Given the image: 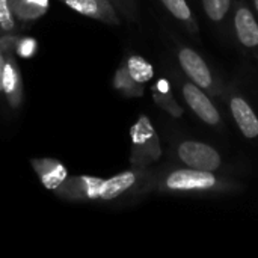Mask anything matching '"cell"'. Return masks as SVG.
Instances as JSON below:
<instances>
[{
    "instance_id": "cell-1",
    "label": "cell",
    "mask_w": 258,
    "mask_h": 258,
    "mask_svg": "<svg viewBox=\"0 0 258 258\" xmlns=\"http://www.w3.org/2000/svg\"><path fill=\"white\" fill-rule=\"evenodd\" d=\"M242 189V184L231 177L200 171L186 166H174L162 174H157L156 190L162 194L181 197H213L227 195Z\"/></svg>"
},
{
    "instance_id": "cell-2",
    "label": "cell",
    "mask_w": 258,
    "mask_h": 258,
    "mask_svg": "<svg viewBox=\"0 0 258 258\" xmlns=\"http://www.w3.org/2000/svg\"><path fill=\"white\" fill-rule=\"evenodd\" d=\"M132 153L130 163L135 168H150L162 159L160 138L147 115H141L130 128Z\"/></svg>"
},
{
    "instance_id": "cell-3",
    "label": "cell",
    "mask_w": 258,
    "mask_h": 258,
    "mask_svg": "<svg viewBox=\"0 0 258 258\" xmlns=\"http://www.w3.org/2000/svg\"><path fill=\"white\" fill-rule=\"evenodd\" d=\"M172 154L180 166L219 172L224 168L221 153L210 144L195 139H181L172 147Z\"/></svg>"
},
{
    "instance_id": "cell-4",
    "label": "cell",
    "mask_w": 258,
    "mask_h": 258,
    "mask_svg": "<svg viewBox=\"0 0 258 258\" xmlns=\"http://www.w3.org/2000/svg\"><path fill=\"white\" fill-rule=\"evenodd\" d=\"M177 59L187 80H190L192 83L204 89L212 97H222L224 86L221 80L216 77L210 65L197 50H194L189 45H178Z\"/></svg>"
},
{
    "instance_id": "cell-5",
    "label": "cell",
    "mask_w": 258,
    "mask_h": 258,
    "mask_svg": "<svg viewBox=\"0 0 258 258\" xmlns=\"http://www.w3.org/2000/svg\"><path fill=\"white\" fill-rule=\"evenodd\" d=\"M222 97H225L228 110L240 133L248 141H258V115L249 100L234 83H230L227 88H224Z\"/></svg>"
},
{
    "instance_id": "cell-6",
    "label": "cell",
    "mask_w": 258,
    "mask_h": 258,
    "mask_svg": "<svg viewBox=\"0 0 258 258\" xmlns=\"http://www.w3.org/2000/svg\"><path fill=\"white\" fill-rule=\"evenodd\" d=\"M181 94L189 106V109L209 127L222 128V115L218 106L213 101V97L204 89L192 83L190 80L181 82Z\"/></svg>"
},
{
    "instance_id": "cell-7",
    "label": "cell",
    "mask_w": 258,
    "mask_h": 258,
    "mask_svg": "<svg viewBox=\"0 0 258 258\" xmlns=\"http://www.w3.org/2000/svg\"><path fill=\"white\" fill-rule=\"evenodd\" d=\"M233 30L237 44L258 62V20L245 0H239L234 8Z\"/></svg>"
},
{
    "instance_id": "cell-8",
    "label": "cell",
    "mask_w": 258,
    "mask_h": 258,
    "mask_svg": "<svg viewBox=\"0 0 258 258\" xmlns=\"http://www.w3.org/2000/svg\"><path fill=\"white\" fill-rule=\"evenodd\" d=\"M30 165H32L33 171L38 174L42 186L48 190H56L70 177L68 171L62 165V162L51 159V157L32 159Z\"/></svg>"
},
{
    "instance_id": "cell-9",
    "label": "cell",
    "mask_w": 258,
    "mask_h": 258,
    "mask_svg": "<svg viewBox=\"0 0 258 258\" xmlns=\"http://www.w3.org/2000/svg\"><path fill=\"white\" fill-rule=\"evenodd\" d=\"M2 92L5 94L9 106L17 109L23 100V80L20 70L17 67L15 57L11 53H6L3 76H2Z\"/></svg>"
},
{
    "instance_id": "cell-10",
    "label": "cell",
    "mask_w": 258,
    "mask_h": 258,
    "mask_svg": "<svg viewBox=\"0 0 258 258\" xmlns=\"http://www.w3.org/2000/svg\"><path fill=\"white\" fill-rule=\"evenodd\" d=\"M62 2L73 11L85 17H89V18H94L107 24H119V18L112 5H104L97 0H62Z\"/></svg>"
},
{
    "instance_id": "cell-11",
    "label": "cell",
    "mask_w": 258,
    "mask_h": 258,
    "mask_svg": "<svg viewBox=\"0 0 258 258\" xmlns=\"http://www.w3.org/2000/svg\"><path fill=\"white\" fill-rule=\"evenodd\" d=\"M151 95H153V100L154 103L163 110L166 112L169 116L172 118H181L183 113H184V109L183 106L177 101L174 92H172V88H171V83L168 82V79L165 77H160L157 79L153 86H151Z\"/></svg>"
},
{
    "instance_id": "cell-12",
    "label": "cell",
    "mask_w": 258,
    "mask_h": 258,
    "mask_svg": "<svg viewBox=\"0 0 258 258\" xmlns=\"http://www.w3.org/2000/svg\"><path fill=\"white\" fill-rule=\"evenodd\" d=\"M165 9L187 30V33L197 36L200 33L198 21L195 14L192 12L187 0H160Z\"/></svg>"
},
{
    "instance_id": "cell-13",
    "label": "cell",
    "mask_w": 258,
    "mask_h": 258,
    "mask_svg": "<svg viewBox=\"0 0 258 258\" xmlns=\"http://www.w3.org/2000/svg\"><path fill=\"white\" fill-rule=\"evenodd\" d=\"M50 8V0H12L15 18L21 21H33L41 18Z\"/></svg>"
},
{
    "instance_id": "cell-14",
    "label": "cell",
    "mask_w": 258,
    "mask_h": 258,
    "mask_svg": "<svg viewBox=\"0 0 258 258\" xmlns=\"http://www.w3.org/2000/svg\"><path fill=\"white\" fill-rule=\"evenodd\" d=\"M201 3L209 21H212L218 27L224 26L225 29L230 11L233 8V0H201Z\"/></svg>"
},
{
    "instance_id": "cell-15",
    "label": "cell",
    "mask_w": 258,
    "mask_h": 258,
    "mask_svg": "<svg viewBox=\"0 0 258 258\" xmlns=\"http://www.w3.org/2000/svg\"><path fill=\"white\" fill-rule=\"evenodd\" d=\"M125 67H127V71H128L130 77L139 85H145L147 82H150L154 77L153 65L145 57H142L139 54L128 56L127 60H125Z\"/></svg>"
},
{
    "instance_id": "cell-16",
    "label": "cell",
    "mask_w": 258,
    "mask_h": 258,
    "mask_svg": "<svg viewBox=\"0 0 258 258\" xmlns=\"http://www.w3.org/2000/svg\"><path fill=\"white\" fill-rule=\"evenodd\" d=\"M113 88H115L116 91L122 92L125 97H133V98H136V97H142V95H144V85L136 83V82L130 77L125 63H122V65L116 70L115 77H113Z\"/></svg>"
},
{
    "instance_id": "cell-17",
    "label": "cell",
    "mask_w": 258,
    "mask_h": 258,
    "mask_svg": "<svg viewBox=\"0 0 258 258\" xmlns=\"http://www.w3.org/2000/svg\"><path fill=\"white\" fill-rule=\"evenodd\" d=\"M15 29L12 0H0V32L9 33Z\"/></svg>"
},
{
    "instance_id": "cell-18",
    "label": "cell",
    "mask_w": 258,
    "mask_h": 258,
    "mask_svg": "<svg viewBox=\"0 0 258 258\" xmlns=\"http://www.w3.org/2000/svg\"><path fill=\"white\" fill-rule=\"evenodd\" d=\"M36 50H38V42L35 38H30V36L18 38V41L15 44V51L23 59L33 57L36 54Z\"/></svg>"
},
{
    "instance_id": "cell-19",
    "label": "cell",
    "mask_w": 258,
    "mask_h": 258,
    "mask_svg": "<svg viewBox=\"0 0 258 258\" xmlns=\"http://www.w3.org/2000/svg\"><path fill=\"white\" fill-rule=\"evenodd\" d=\"M20 36H15V35H5V36H0V51L3 53H9L12 51V48H15V44L18 41Z\"/></svg>"
},
{
    "instance_id": "cell-20",
    "label": "cell",
    "mask_w": 258,
    "mask_h": 258,
    "mask_svg": "<svg viewBox=\"0 0 258 258\" xmlns=\"http://www.w3.org/2000/svg\"><path fill=\"white\" fill-rule=\"evenodd\" d=\"M5 60H6V53L0 51V92H2V76H3V68H5Z\"/></svg>"
},
{
    "instance_id": "cell-21",
    "label": "cell",
    "mask_w": 258,
    "mask_h": 258,
    "mask_svg": "<svg viewBox=\"0 0 258 258\" xmlns=\"http://www.w3.org/2000/svg\"><path fill=\"white\" fill-rule=\"evenodd\" d=\"M252 6H254L255 12H257V14H258V0H252Z\"/></svg>"
},
{
    "instance_id": "cell-22",
    "label": "cell",
    "mask_w": 258,
    "mask_h": 258,
    "mask_svg": "<svg viewBox=\"0 0 258 258\" xmlns=\"http://www.w3.org/2000/svg\"><path fill=\"white\" fill-rule=\"evenodd\" d=\"M97 2H101V3H104V5H110L109 0H97Z\"/></svg>"
}]
</instances>
